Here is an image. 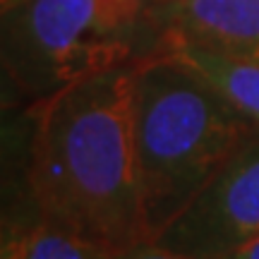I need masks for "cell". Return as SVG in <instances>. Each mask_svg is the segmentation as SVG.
<instances>
[{"label":"cell","mask_w":259,"mask_h":259,"mask_svg":"<svg viewBox=\"0 0 259 259\" xmlns=\"http://www.w3.org/2000/svg\"><path fill=\"white\" fill-rule=\"evenodd\" d=\"M135 60L38 96L29 185L41 216L122 252L147 242L132 120Z\"/></svg>","instance_id":"1"},{"label":"cell","mask_w":259,"mask_h":259,"mask_svg":"<svg viewBox=\"0 0 259 259\" xmlns=\"http://www.w3.org/2000/svg\"><path fill=\"white\" fill-rule=\"evenodd\" d=\"M132 120L149 240L259 132L192 67L163 51L135 60Z\"/></svg>","instance_id":"2"},{"label":"cell","mask_w":259,"mask_h":259,"mask_svg":"<svg viewBox=\"0 0 259 259\" xmlns=\"http://www.w3.org/2000/svg\"><path fill=\"white\" fill-rule=\"evenodd\" d=\"M147 12L122 0H24L3 12V53L12 79L38 96L132 63Z\"/></svg>","instance_id":"3"},{"label":"cell","mask_w":259,"mask_h":259,"mask_svg":"<svg viewBox=\"0 0 259 259\" xmlns=\"http://www.w3.org/2000/svg\"><path fill=\"white\" fill-rule=\"evenodd\" d=\"M254 238H259V132L154 242L197 259H219Z\"/></svg>","instance_id":"4"},{"label":"cell","mask_w":259,"mask_h":259,"mask_svg":"<svg viewBox=\"0 0 259 259\" xmlns=\"http://www.w3.org/2000/svg\"><path fill=\"white\" fill-rule=\"evenodd\" d=\"M161 36L259 63V0H168Z\"/></svg>","instance_id":"5"},{"label":"cell","mask_w":259,"mask_h":259,"mask_svg":"<svg viewBox=\"0 0 259 259\" xmlns=\"http://www.w3.org/2000/svg\"><path fill=\"white\" fill-rule=\"evenodd\" d=\"M168 56L192 67L202 79L211 84L226 101L247 120L259 127V63L247 58L223 56L216 51L187 44L176 36H161V46Z\"/></svg>","instance_id":"6"},{"label":"cell","mask_w":259,"mask_h":259,"mask_svg":"<svg viewBox=\"0 0 259 259\" xmlns=\"http://www.w3.org/2000/svg\"><path fill=\"white\" fill-rule=\"evenodd\" d=\"M0 259H113V252L41 216L5 231Z\"/></svg>","instance_id":"7"},{"label":"cell","mask_w":259,"mask_h":259,"mask_svg":"<svg viewBox=\"0 0 259 259\" xmlns=\"http://www.w3.org/2000/svg\"><path fill=\"white\" fill-rule=\"evenodd\" d=\"M113 259H197V257L180 254V252L168 250V247H163V245H158L154 240H147L139 242V245H132V247L122 252H115Z\"/></svg>","instance_id":"8"},{"label":"cell","mask_w":259,"mask_h":259,"mask_svg":"<svg viewBox=\"0 0 259 259\" xmlns=\"http://www.w3.org/2000/svg\"><path fill=\"white\" fill-rule=\"evenodd\" d=\"M219 259H259V238L245 242V245L235 247V250H231L228 254H223Z\"/></svg>","instance_id":"9"},{"label":"cell","mask_w":259,"mask_h":259,"mask_svg":"<svg viewBox=\"0 0 259 259\" xmlns=\"http://www.w3.org/2000/svg\"><path fill=\"white\" fill-rule=\"evenodd\" d=\"M122 3H127V5L142 10V12H151V10L161 8V5H166L168 0H122Z\"/></svg>","instance_id":"10"},{"label":"cell","mask_w":259,"mask_h":259,"mask_svg":"<svg viewBox=\"0 0 259 259\" xmlns=\"http://www.w3.org/2000/svg\"><path fill=\"white\" fill-rule=\"evenodd\" d=\"M19 3H24V0H3V12L10 8H15V5H19Z\"/></svg>","instance_id":"11"}]
</instances>
